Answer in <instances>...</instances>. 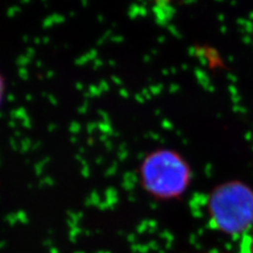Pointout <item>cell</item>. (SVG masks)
Masks as SVG:
<instances>
[{
  "instance_id": "277c9868",
  "label": "cell",
  "mask_w": 253,
  "mask_h": 253,
  "mask_svg": "<svg viewBox=\"0 0 253 253\" xmlns=\"http://www.w3.org/2000/svg\"><path fill=\"white\" fill-rule=\"evenodd\" d=\"M252 253H253V239H252Z\"/></svg>"
},
{
  "instance_id": "6da1fadb",
  "label": "cell",
  "mask_w": 253,
  "mask_h": 253,
  "mask_svg": "<svg viewBox=\"0 0 253 253\" xmlns=\"http://www.w3.org/2000/svg\"><path fill=\"white\" fill-rule=\"evenodd\" d=\"M212 225L226 234L243 233L253 226V190L241 181H229L213 190L208 201Z\"/></svg>"
},
{
  "instance_id": "3957f363",
  "label": "cell",
  "mask_w": 253,
  "mask_h": 253,
  "mask_svg": "<svg viewBox=\"0 0 253 253\" xmlns=\"http://www.w3.org/2000/svg\"><path fill=\"white\" fill-rule=\"evenodd\" d=\"M2 92H3V83H2L1 77H0V101H1V98H2Z\"/></svg>"
},
{
  "instance_id": "7a4b0ae2",
  "label": "cell",
  "mask_w": 253,
  "mask_h": 253,
  "mask_svg": "<svg viewBox=\"0 0 253 253\" xmlns=\"http://www.w3.org/2000/svg\"><path fill=\"white\" fill-rule=\"evenodd\" d=\"M140 179L142 187L157 199H176L189 187L191 170L177 152L157 150L142 162Z\"/></svg>"
}]
</instances>
